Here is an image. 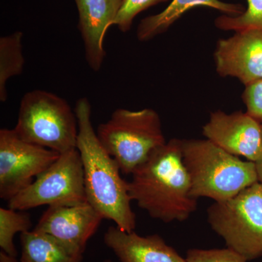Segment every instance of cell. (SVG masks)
Listing matches in <instances>:
<instances>
[{
  "label": "cell",
  "instance_id": "obj_1",
  "mask_svg": "<svg viewBox=\"0 0 262 262\" xmlns=\"http://www.w3.org/2000/svg\"><path fill=\"white\" fill-rule=\"evenodd\" d=\"M131 175V199L151 218L164 223L184 222L196 211L198 199L191 195L181 139H170L157 148Z\"/></svg>",
  "mask_w": 262,
  "mask_h": 262
},
{
  "label": "cell",
  "instance_id": "obj_2",
  "mask_svg": "<svg viewBox=\"0 0 262 262\" xmlns=\"http://www.w3.org/2000/svg\"><path fill=\"white\" fill-rule=\"evenodd\" d=\"M75 112L78 122L77 149L82 159L88 202L103 220L113 221L122 231L134 232L136 214L131 208L128 182L122 178L117 162L98 139L87 98L77 101Z\"/></svg>",
  "mask_w": 262,
  "mask_h": 262
},
{
  "label": "cell",
  "instance_id": "obj_3",
  "mask_svg": "<svg viewBox=\"0 0 262 262\" xmlns=\"http://www.w3.org/2000/svg\"><path fill=\"white\" fill-rule=\"evenodd\" d=\"M182 159L196 199L226 201L258 182L256 163L244 161L208 139H183Z\"/></svg>",
  "mask_w": 262,
  "mask_h": 262
},
{
  "label": "cell",
  "instance_id": "obj_4",
  "mask_svg": "<svg viewBox=\"0 0 262 262\" xmlns=\"http://www.w3.org/2000/svg\"><path fill=\"white\" fill-rule=\"evenodd\" d=\"M96 134L126 175L132 174L155 149L167 142L159 115L152 108H117L108 121L98 125Z\"/></svg>",
  "mask_w": 262,
  "mask_h": 262
},
{
  "label": "cell",
  "instance_id": "obj_5",
  "mask_svg": "<svg viewBox=\"0 0 262 262\" xmlns=\"http://www.w3.org/2000/svg\"><path fill=\"white\" fill-rule=\"evenodd\" d=\"M13 130L22 140L59 154L77 148L78 122L66 100L42 90L27 93Z\"/></svg>",
  "mask_w": 262,
  "mask_h": 262
},
{
  "label": "cell",
  "instance_id": "obj_6",
  "mask_svg": "<svg viewBox=\"0 0 262 262\" xmlns=\"http://www.w3.org/2000/svg\"><path fill=\"white\" fill-rule=\"evenodd\" d=\"M212 229L229 249L247 261L262 256V184L256 182L237 195L214 202L207 211Z\"/></svg>",
  "mask_w": 262,
  "mask_h": 262
},
{
  "label": "cell",
  "instance_id": "obj_7",
  "mask_svg": "<svg viewBox=\"0 0 262 262\" xmlns=\"http://www.w3.org/2000/svg\"><path fill=\"white\" fill-rule=\"evenodd\" d=\"M86 202L83 167L76 148L60 155L30 186L8 201V207L27 211L42 206H70Z\"/></svg>",
  "mask_w": 262,
  "mask_h": 262
},
{
  "label": "cell",
  "instance_id": "obj_8",
  "mask_svg": "<svg viewBox=\"0 0 262 262\" xmlns=\"http://www.w3.org/2000/svg\"><path fill=\"white\" fill-rule=\"evenodd\" d=\"M59 153L22 140L13 129L0 130V198L10 199L30 186Z\"/></svg>",
  "mask_w": 262,
  "mask_h": 262
},
{
  "label": "cell",
  "instance_id": "obj_9",
  "mask_svg": "<svg viewBox=\"0 0 262 262\" xmlns=\"http://www.w3.org/2000/svg\"><path fill=\"white\" fill-rule=\"evenodd\" d=\"M203 135L227 152L256 163L262 160L261 122L247 113L213 112Z\"/></svg>",
  "mask_w": 262,
  "mask_h": 262
},
{
  "label": "cell",
  "instance_id": "obj_10",
  "mask_svg": "<svg viewBox=\"0 0 262 262\" xmlns=\"http://www.w3.org/2000/svg\"><path fill=\"white\" fill-rule=\"evenodd\" d=\"M102 215L89 202L70 206H51L34 230L49 234L83 254L88 241L101 225Z\"/></svg>",
  "mask_w": 262,
  "mask_h": 262
},
{
  "label": "cell",
  "instance_id": "obj_11",
  "mask_svg": "<svg viewBox=\"0 0 262 262\" xmlns=\"http://www.w3.org/2000/svg\"><path fill=\"white\" fill-rule=\"evenodd\" d=\"M213 57L220 77H234L245 87L261 80L262 32L249 29L219 39Z\"/></svg>",
  "mask_w": 262,
  "mask_h": 262
},
{
  "label": "cell",
  "instance_id": "obj_12",
  "mask_svg": "<svg viewBox=\"0 0 262 262\" xmlns=\"http://www.w3.org/2000/svg\"><path fill=\"white\" fill-rule=\"evenodd\" d=\"M79 13L78 29L84 43L85 59L90 68L98 72L106 51L103 37L113 25L122 0H75Z\"/></svg>",
  "mask_w": 262,
  "mask_h": 262
},
{
  "label": "cell",
  "instance_id": "obj_13",
  "mask_svg": "<svg viewBox=\"0 0 262 262\" xmlns=\"http://www.w3.org/2000/svg\"><path fill=\"white\" fill-rule=\"evenodd\" d=\"M103 241L120 262H187L158 234L143 237L112 226Z\"/></svg>",
  "mask_w": 262,
  "mask_h": 262
},
{
  "label": "cell",
  "instance_id": "obj_14",
  "mask_svg": "<svg viewBox=\"0 0 262 262\" xmlns=\"http://www.w3.org/2000/svg\"><path fill=\"white\" fill-rule=\"evenodd\" d=\"M198 7H206L222 12L223 15L236 16L246 10L244 5L225 3L221 0H172L161 13L142 19L138 26L136 37L140 42H147L166 32L182 15Z\"/></svg>",
  "mask_w": 262,
  "mask_h": 262
},
{
  "label": "cell",
  "instance_id": "obj_15",
  "mask_svg": "<svg viewBox=\"0 0 262 262\" xmlns=\"http://www.w3.org/2000/svg\"><path fill=\"white\" fill-rule=\"evenodd\" d=\"M21 262H82L83 254L58 239L33 230L20 235Z\"/></svg>",
  "mask_w": 262,
  "mask_h": 262
},
{
  "label": "cell",
  "instance_id": "obj_16",
  "mask_svg": "<svg viewBox=\"0 0 262 262\" xmlns=\"http://www.w3.org/2000/svg\"><path fill=\"white\" fill-rule=\"evenodd\" d=\"M23 33L16 32L0 38V101L8 99L6 84L24 70Z\"/></svg>",
  "mask_w": 262,
  "mask_h": 262
},
{
  "label": "cell",
  "instance_id": "obj_17",
  "mask_svg": "<svg viewBox=\"0 0 262 262\" xmlns=\"http://www.w3.org/2000/svg\"><path fill=\"white\" fill-rule=\"evenodd\" d=\"M32 221L26 211H16L12 208H0V247L2 251L16 257L14 237L17 233L31 231Z\"/></svg>",
  "mask_w": 262,
  "mask_h": 262
},
{
  "label": "cell",
  "instance_id": "obj_18",
  "mask_svg": "<svg viewBox=\"0 0 262 262\" xmlns=\"http://www.w3.org/2000/svg\"><path fill=\"white\" fill-rule=\"evenodd\" d=\"M247 8L236 16L222 15L215 19V27L222 31L242 32L256 29L262 32V0H246Z\"/></svg>",
  "mask_w": 262,
  "mask_h": 262
},
{
  "label": "cell",
  "instance_id": "obj_19",
  "mask_svg": "<svg viewBox=\"0 0 262 262\" xmlns=\"http://www.w3.org/2000/svg\"><path fill=\"white\" fill-rule=\"evenodd\" d=\"M168 1L169 0H122L113 25H116L122 32H128L136 15L151 7Z\"/></svg>",
  "mask_w": 262,
  "mask_h": 262
},
{
  "label": "cell",
  "instance_id": "obj_20",
  "mask_svg": "<svg viewBox=\"0 0 262 262\" xmlns=\"http://www.w3.org/2000/svg\"><path fill=\"white\" fill-rule=\"evenodd\" d=\"M187 262H247V260L229 248L191 249L187 251Z\"/></svg>",
  "mask_w": 262,
  "mask_h": 262
},
{
  "label": "cell",
  "instance_id": "obj_21",
  "mask_svg": "<svg viewBox=\"0 0 262 262\" xmlns=\"http://www.w3.org/2000/svg\"><path fill=\"white\" fill-rule=\"evenodd\" d=\"M242 100L246 107V113L262 122V79L246 86Z\"/></svg>",
  "mask_w": 262,
  "mask_h": 262
},
{
  "label": "cell",
  "instance_id": "obj_22",
  "mask_svg": "<svg viewBox=\"0 0 262 262\" xmlns=\"http://www.w3.org/2000/svg\"><path fill=\"white\" fill-rule=\"evenodd\" d=\"M0 262H18V261H17L16 257L10 256L3 251H1L0 252Z\"/></svg>",
  "mask_w": 262,
  "mask_h": 262
},
{
  "label": "cell",
  "instance_id": "obj_23",
  "mask_svg": "<svg viewBox=\"0 0 262 262\" xmlns=\"http://www.w3.org/2000/svg\"><path fill=\"white\" fill-rule=\"evenodd\" d=\"M256 163L258 182L262 184V160H260V161L256 162V163Z\"/></svg>",
  "mask_w": 262,
  "mask_h": 262
},
{
  "label": "cell",
  "instance_id": "obj_24",
  "mask_svg": "<svg viewBox=\"0 0 262 262\" xmlns=\"http://www.w3.org/2000/svg\"><path fill=\"white\" fill-rule=\"evenodd\" d=\"M103 262H113V261H112V260H110V259H106Z\"/></svg>",
  "mask_w": 262,
  "mask_h": 262
},
{
  "label": "cell",
  "instance_id": "obj_25",
  "mask_svg": "<svg viewBox=\"0 0 262 262\" xmlns=\"http://www.w3.org/2000/svg\"><path fill=\"white\" fill-rule=\"evenodd\" d=\"M261 130H262V122H261Z\"/></svg>",
  "mask_w": 262,
  "mask_h": 262
}]
</instances>
